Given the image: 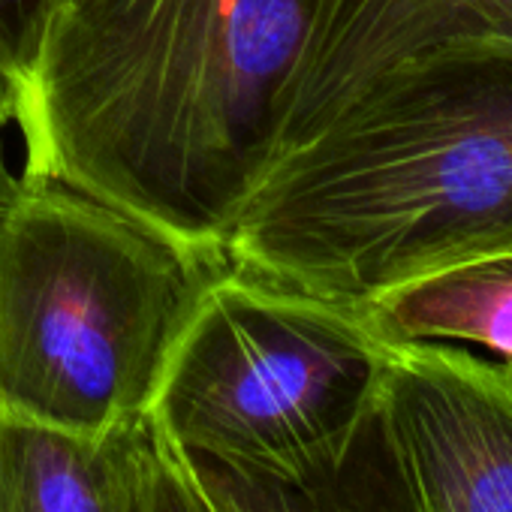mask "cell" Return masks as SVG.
<instances>
[{"label": "cell", "instance_id": "52a82bcc", "mask_svg": "<svg viewBox=\"0 0 512 512\" xmlns=\"http://www.w3.org/2000/svg\"><path fill=\"white\" fill-rule=\"evenodd\" d=\"M217 512H425L407 461L380 407L323 452L281 470L184 455Z\"/></svg>", "mask_w": 512, "mask_h": 512}, {"label": "cell", "instance_id": "3957f363", "mask_svg": "<svg viewBox=\"0 0 512 512\" xmlns=\"http://www.w3.org/2000/svg\"><path fill=\"white\" fill-rule=\"evenodd\" d=\"M220 253L19 175L0 205V410L100 434L148 416Z\"/></svg>", "mask_w": 512, "mask_h": 512}, {"label": "cell", "instance_id": "277c9868", "mask_svg": "<svg viewBox=\"0 0 512 512\" xmlns=\"http://www.w3.org/2000/svg\"><path fill=\"white\" fill-rule=\"evenodd\" d=\"M386 353L359 308L229 266L184 329L148 419L184 455L293 467L359 422Z\"/></svg>", "mask_w": 512, "mask_h": 512}, {"label": "cell", "instance_id": "9c48e42d", "mask_svg": "<svg viewBox=\"0 0 512 512\" xmlns=\"http://www.w3.org/2000/svg\"><path fill=\"white\" fill-rule=\"evenodd\" d=\"M359 311L386 344L467 341L512 368V253L410 281Z\"/></svg>", "mask_w": 512, "mask_h": 512}, {"label": "cell", "instance_id": "8992f818", "mask_svg": "<svg viewBox=\"0 0 512 512\" xmlns=\"http://www.w3.org/2000/svg\"><path fill=\"white\" fill-rule=\"evenodd\" d=\"M458 43H512V0H326L293 79L275 157L395 64Z\"/></svg>", "mask_w": 512, "mask_h": 512}, {"label": "cell", "instance_id": "6da1fadb", "mask_svg": "<svg viewBox=\"0 0 512 512\" xmlns=\"http://www.w3.org/2000/svg\"><path fill=\"white\" fill-rule=\"evenodd\" d=\"M326 0H55L19 85L25 178L226 256Z\"/></svg>", "mask_w": 512, "mask_h": 512}, {"label": "cell", "instance_id": "4fadbf2b", "mask_svg": "<svg viewBox=\"0 0 512 512\" xmlns=\"http://www.w3.org/2000/svg\"><path fill=\"white\" fill-rule=\"evenodd\" d=\"M16 178H19V175H13L10 160H7V148H4V139H0V205H4V202H7V196L13 193Z\"/></svg>", "mask_w": 512, "mask_h": 512}, {"label": "cell", "instance_id": "7a4b0ae2", "mask_svg": "<svg viewBox=\"0 0 512 512\" xmlns=\"http://www.w3.org/2000/svg\"><path fill=\"white\" fill-rule=\"evenodd\" d=\"M512 253V43H458L368 82L281 151L226 238L235 272L347 308Z\"/></svg>", "mask_w": 512, "mask_h": 512}, {"label": "cell", "instance_id": "30bf717a", "mask_svg": "<svg viewBox=\"0 0 512 512\" xmlns=\"http://www.w3.org/2000/svg\"><path fill=\"white\" fill-rule=\"evenodd\" d=\"M133 512H217L181 452L145 416L136 434Z\"/></svg>", "mask_w": 512, "mask_h": 512}, {"label": "cell", "instance_id": "5b68a950", "mask_svg": "<svg viewBox=\"0 0 512 512\" xmlns=\"http://www.w3.org/2000/svg\"><path fill=\"white\" fill-rule=\"evenodd\" d=\"M380 407L425 512H512V368L443 341L389 344Z\"/></svg>", "mask_w": 512, "mask_h": 512}, {"label": "cell", "instance_id": "7c38bea8", "mask_svg": "<svg viewBox=\"0 0 512 512\" xmlns=\"http://www.w3.org/2000/svg\"><path fill=\"white\" fill-rule=\"evenodd\" d=\"M16 106H19V88L0 70V130L16 121Z\"/></svg>", "mask_w": 512, "mask_h": 512}, {"label": "cell", "instance_id": "8fae6325", "mask_svg": "<svg viewBox=\"0 0 512 512\" xmlns=\"http://www.w3.org/2000/svg\"><path fill=\"white\" fill-rule=\"evenodd\" d=\"M55 0H0V70L19 88L40 49Z\"/></svg>", "mask_w": 512, "mask_h": 512}, {"label": "cell", "instance_id": "ba28073f", "mask_svg": "<svg viewBox=\"0 0 512 512\" xmlns=\"http://www.w3.org/2000/svg\"><path fill=\"white\" fill-rule=\"evenodd\" d=\"M142 419L82 434L0 410V512H133Z\"/></svg>", "mask_w": 512, "mask_h": 512}]
</instances>
